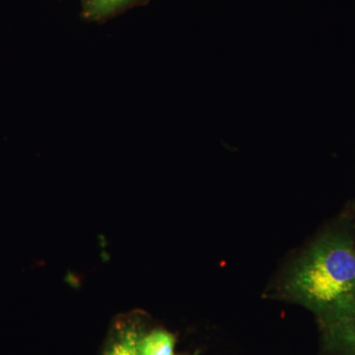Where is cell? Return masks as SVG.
<instances>
[{
	"instance_id": "cell-1",
	"label": "cell",
	"mask_w": 355,
	"mask_h": 355,
	"mask_svg": "<svg viewBox=\"0 0 355 355\" xmlns=\"http://www.w3.org/2000/svg\"><path fill=\"white\" fill-rule=\"evenodd\" d=\"M284 295L305 306L322 326L355 314V244L347 233H326L298 259L284 284Z\"/></svg>"
},
{
	"instance_id": "cell-4",
	"label": "cell",
	"mask_w": 355,
	"mask_h": 355,
	"mask_svg": "<svg viewBox=\"0 0 355 355\" xmlns=\"http://www.w3.org/2000/svg\"><path fill=\"white\" fill-rule=\"evenodd\" d=\"M139 354L174 355V338L166 331H153L139 340Z\"/></svg>"
},
{
	"instance_id": "cell-5",
	"label": "cell",
	"mask_w": 355,
	"mask_h": 355,
	"mask_svg": "<svg viewBox=\"0 0 355 355\" xmlns=\"http://www.w3.org/2000/svg\"><path fill=\"white\" fill-rule=\"evenodd\" d=\"M139 340L135 331H125L112 345L107 355H140Z\"/></svg>"
},
{
	"instance_id": "cell-3",
	"label": "cell",
	"mask_w": 355,
	"mask_h": 355,
	"mask_svg": "<svg viewBox=\"0 0 355 355\" xmlns=\"http://www.w3.org/2000/svg\"><path fill=\"white\" fill-rule=\"evenodd\" d=\"M326 347L334 355H355V314L323 327Z\"/></svg>"
},
{
	"instance_id": "cell-2",
	"label": "cell",
	"mask_w": 355,
	"mask_h": 355,
	"mask_svg": "<svg viewBox=\"0 0 355 355\" xmlns=\"http://www.w3.org/2000/svg\"><path fill=\"white\" fill-rule=\"evenodd\" d=\"M150 0H80L81 15L89 22L101 23L146 6Z\"/></svg>"
}]
</instances>
